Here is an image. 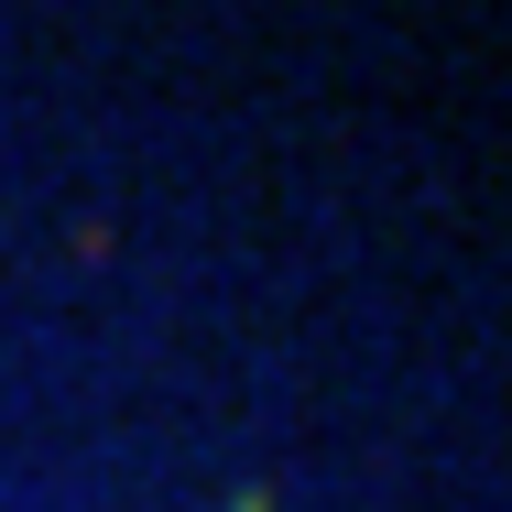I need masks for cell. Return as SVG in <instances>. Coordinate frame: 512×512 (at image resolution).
Listing matches in <instances>:
<instances>
[{
    "mask_svg": "<svg viewBox=\"0 0 512 512\" xmlns=\"http://www.w3.org/2000/svg\"><path fill=\"white\" fill-rule=\"evenodd\" d=\"M229 512H262V491H240V502H229Z\"/></svg>",
    "mask_w": 512,
    "mask_h": 512,
    "instance_id": "cell-1",
    "label": "cell"
}]
</instances>
